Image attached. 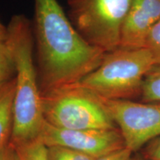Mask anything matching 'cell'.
<instances>
[{
	"label": "cell",
	"mask_w": 160,
	"mask_h": 160,
	"mask_svg": "<svg viewBox=\"0 0 160 160\" xmlns=\"http://www.w3.org/2000/svg\"><path fill=\"white\" fill-rule=\"evenodd\" d=\"M37 74L41 93L79 83L105 52L88 42L57 0H33Z\"/></svg>",
	"instance_id": "obj_1"
},
{
	"label": "cell",
	"mask_w": 160,
	"mask_h": 160,
	"mask_svg": "<svg viewBox=\"0 0 160 160\" xmlns=\"http://www.w3.org/2000/svg\"><path fill=\"white\" fill-rule=\"evenodd\" d=\"M24 15H14L8 25L7 42L14 59L15 93L10 143L15 148L39 139L45 125L42 93L33 61V34Z\"/></svg>",
	"instance_id": "obj_2"
},
{
	"label": "cell",
	"mask_w": 160,
	"mask_h": 160,
	"mask_svg": "<svg viewBox=\"0 0 160 160\" xmlns=\"http://www.w3.org/2000/svg\"><path fill=\"white\" fill-rule=\"evenodd\" d=\"M154 66L145 48H119L106 53L101 64L79 84L103 99L133 100L140 97L144 79Z\"/></svg>",
	"instance_id": "obj_3"
},
{
	"label": "cell",
	"mask_w": 160,
	"mask_h": 160,
	"mask_svg": "<svg viewBox=\"0 0 160 160\" xmlns=\"http://www.w3.org/2000/svg\"><path fill=\"white\" fill-rule=\"evenodd\" d=\"M45 122L68 130L117 128L101 99L79 83L42 93Z\"/></svg>",
	"instance_id": "obj_4"
},
{
	"label": "cell",
	"mask_w": 160,
	"mask_h": 160,
	"mask_svg": "<svg viewBox=\"0 0 160 160\" xmlns=\"http://www.w3.org/2000/svg\"><path fill=\"white\" fill-rule=\"evenodd\" d=\"M131 0H68L69 17L91 45L105 53L119 48Z\"/></svg>",
	"instance_id": "obj_5"
},
{
	"label": "cell",
	"mask_w": 160,
	"mask_h": 160,
	"mask_svg": "<svg viewBox=\"0 0 160 160\" xmlns=\"http://www.w3.org/2000/svg\"><path fill=\"white\" fill-rule=\"evenodd\" d=\"M99 98L132 153L160 137V102Z\"/></svg>",
	"instance_id": "obj_6"
},
{
	"label": "cell",
	"mask_w": 160,
	"mask_h": 160,
	"mask_svg": "<svg viewBox=\"0 0 160 160\" xmlns=\"http://www.w3.org/2000/svg\"><path fill=\"white\" fill-rule=\"evenodd\" d=\"M39 140L46 147L59 146L95 158L125 148L123 138L117 128L68 130L54 127L45 122Z\"/></svg>",
	"instance_id": "obj_7"
},
{
	"label": "cell",
	"mask_w": 160,
	"mask_h": 160,
	"mask_svg": "<svg viewBox=\"0 0 160 160\" xmlns=\"http://www.w3.org/2000/svg\"><path fill=\"white\" fill-rule=\"evenodd\" d=\"M160 20V0H131L124 22L119 48H144L150 31Z\"/></svg>",
	"instance_id": "obj_8"
},
{
	"label": "cell",
	"mask_w": 160,
	"mask_h": 160,
	"mask_svg": "<svg viewBox=\"0 0 160 160\" xmlns=\"http://www.w3.org/2000/svg\"><path fill=\"white\" fill-rule=\"evenodd\" d=\"M14 93L15 78L0 85V150L11 142Z\"/></svg>",
	"instance_id": "obj_9"
},
{
	"label": "cell",
	"mask_w": 160,
	"mask_h": 160,
	"mask_svg": "<svg viewBox=\"0 0 160 160\" xmlns=\"http://www.w3.org/2000/svg\"><path fill=\"white\" fill-rule=\"evenodd\" d=\"M140 99L143 102H160V65L154 66L146 75Z\"/></svg>",
	"instance_id": "obj_10"
},
{
	"label": "cell",
	"mask_w": 160,
	"mask_h": 160,
	"mask_svg": "<svg viewBox=\"0 0 160 160\" xmlns=\"http://www.w3.org/2000/svg\"><path fill=\"white\" fill-rule=\"evenodd\" d=\"M16 68L11 48L5 42H0V85L15 77Z\"/></svg>",
	"instance_id": "obj_11"
},
{
	"label": "cell",
	"mask_w": 160,
	"mask_h": 160,
	"mask_svg": "<svg viewBox=\"0 0 160 160\" xmlns=\"http://www.w3.org/2000/svg\"><path fill=\"white\" fill-rule=\"evenodd\" d=\"M15 148L21 160H48L47 147L39 140Z\"/></svg>",
	"instance_id": "obj_12"
},
{
	"label": "cell",
	"mask_w": 160,
	"mask_h": 160,
	"mask_svg": "<svg viewBox=\"0 0 160 160\" xmlns=\"http://www.w3.org/2000/svg\"><path fill=\"white\" fill-rule=\"evenodd\" d=\"M48 160H96L91 156L59 146L47 147Z\"/></svg>",
	"instance_id": "obj_13"
},
{
	"label": "cell",
	"mask_w": 160,
	"mask_h": 160,
	"mask_svg": "<svg viewBox=\"0 0 160 160\" xmlns=\"http://www.w3.org/2000/svg\"><path fill=\"white\" fill-rule=\"evenodd\" d=\"M144 48L151 53L155 66L160 65V20L150 31Z\"/></svg>",
	"instance_id": "obj_14"
},
{
	"label": "cell",
	"mask_w": 160,
	"mask_h": 160,
	"mask_svg": "<svg viewBox=\"0 0 160 160\" xmlns=\"http://www.w3.org/2000/svg\"><path fill=\"white\" fill-rule=\"evenodd\" d=\"M139 153L144 160H160V137L148 143Z\"/></svg>",
	"instance_id": "obj_15"
},
{
	"label": "cell",
	"mask_w": 160,
	"mask_h": 160,
	"mask_svg": "<svg viewBox=\"0 0 160 160\" xmlns=\"http://www.w3.org/2000/svg\"><path fill=\"white\" fill-rule=\"evenodd\" d=\"M134 153L126 148L103 157L97 158L96 160H133Z\"/></svg>",
	"instance_id": "obj_16"
},
{
	"label": "cell",
	"mask_w": 160,
	"mask_h": 160,
	"mask_svg": "<svg viewBox=\"0 0 160 160\" xmlns=\"http://www.w3.org/2000/svg\"><path fill=\"white\" fill-rule=\"evenodd\" d=\"M0 160H21L19 153L11 143L0 150Z\"/></svg>",
	"instance_id": "obj_17"
},
{
	"label": "cell",
	"mask_w": 160,
	"mask_h": 160,
	"mask_svg": "<svg viewBox=\"0 0 160 160\" xmlns=\"http://www.w3.org/2000/svg\"><path fill=\"white\" fill-rule=\"evenodd\" d=\"M8 26H5L0 21V42H5L8 39Z\"/></svg>",
	"instance_id": "obj_18"
},
{
	"label": "cell",
	"mask_w": 160,
	"mask_h": 160,
	"mask_svg": "<svg viewBox=\"0 0 160 160\" xmlns=\"http://www.w3.org/2000/svg\"><path fill=\"white\" fill-rule=\"evenodd\" d=\"M133 160H144V159H142V157L139 154H137V156L134 155V157H133Z\"/></svg>",
	"instance_id": "obj_19"
}]
</instances>
